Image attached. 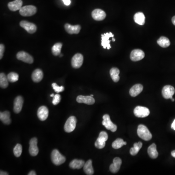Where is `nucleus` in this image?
I'll return each mask as SVG.
<instances>
[{"mask_svg": "<svg viewBox=\"0 0 175 175\" xmlns=\"http://www.w3.org/2000/svg\"><path fill=\"white\" fill-rule=\"evenodd\" d=\"M8 81L7 77L5 73H1L0 74V86L2 88H7L8 87Z\"/></svg>", "mask_w": 175, "mask_h": 175, "instance_id": "obj_31", "label": "nucleus"}, {"mask_svg": "<svg viewBox=\"0 0 175 175\" xmlns=\"http://www.w3.org/2000/svg\"><path fill=\"white\" fill-rule=\"evenodd\" d=\"M122 160L119 157H116L113 159V163L111 164L110 166V170L112 173H116L118 172L120 169L121 164H122Z\"/></svg>", "mask_w": 175, "mask_h": 175, "instance_id": "obj_16", "label": "nucleus"}, {"mask_svg": "<svg viewBox=\"0 0 175 175\" xmlns=\"http://www.w3.org/2000/svg\"><path fill=\"white\" fill-rule=\"evenodd\" d=\"M150 113L149 109L145 107L137 106L134 110L135 116L139 118H145L148 116Z\"/></svg>", "mask_w": 175, "mask_h": 175, "instance_id": "obj_6", "label": "nucleus"}, {"mask_svg": "<svg viewBox=\"0 0 175 175\" xmlns=\"http://www.w3.org/2000/svg\"><path fill=\"white\" fill-rule=\"evenodd\" d=\"M84 164H85V162L83 160L75 159L72 160L70 163L69 166L71 168L73 169H79L83 167Z\"/></svg>", "mask_w": 175, "mask_h": 175, "instance_id": "obj_23", "label": "nucleus"}, {"mask_svg": "<svg viewBox=\"0 0 175 175\" xmlns=\"http://www.w3.org/2000/svg\"><path fill=\"white\" fill-rule=\"evenodd\" d=\"M0 175H7L8 174L6 172H4V171H1V172H0Z\"/></svg>", "mask_w": 175, "mask_h": 175, "instance_id": "obj_44", "label": "nucleus"}, {"mask_svg": "<svg viewBox=\"0 0 175 175\" xmlns=\"http://www.w3.org/2000/svg\"><path fill=\"white\" fill-rule=\"evenodd\" d=\"M171 155L175 158V150L172 151V152H171Z\"/></svg>", "mask_w": 175, "mask_h": 175, "instance_id": "obj_46", "label": "nucleus"}, {"mask_svg": "<svg viewBox=\"0 0 175 175\" xmlns=\"http://www.w3.org/2000/svg\"><path fill=\"white\" fill-rule=\"evenodd\" d=\"M145 15L142 12L136 13L134 16L135 22L139 25H143L145 24Z\"/></svg>", "mask_w": 175, "mask_h": 175, "instance_id": "obj_25", "label": "nucleus"}, {"mask_svg": "<svg viewBox=\"0 0 175 175\" xmlns=\"http://www.w3.org/2000/svg\"><path fill=\"white\" fill-rule=\"evenodd\" d=\"M145 53L140 49H135L131 52L130 58L133 61H138L145 58Z\"/></svg>", "mask_w": 175, "mask_h": 175, "instance_id": "obj_12", "label": "nucleus"}, {"mask_svg": "<svg viewBox=\"0 0 175 175\" xmlns=\"http://www.w3.org/2000/svg\"><path fill=\"white\" fill-rule=\"evenodd\" d=\"M37 140L36 138L31 139L29 142V151L30 155L32 156H36L38 154V148L37 146Z\"/></svg>", "mask_w": 175, "mask_h": 175, "instance_id": "obj_13", "label": "nucleus"}, {"mask_svg": "<svg viewBox=\"0 0 175 175\" xmlns=\"http://www.w3.org/2000/svg\"><path fill=\"white\" fill-rule=\"evenodd\" d=\"M119 73L120 71L118 68L114 67L112 68L110 70V75L114 82H117L120 79V77L119 76Z\"/></svg>", "mask_w": 175, "mask_h": 175, "instance_id": "obj_28", "label": "nucleus"}, {"mask_svg": "<svg viewBox=\"0 0 175 175\" xmlns=\"http://www.w3.org/2000/svg\"><path fill=\"white\" fill-rule=\"evenodd\" d=\"M22 5L23 1L22 0H15L14 1L9 2L8 7L10 10L12 11H16L22 8Z\"/></svg>", "mask_w": 175, "mask_h": 175, "instance_id": "obj_20", "label": "nucleus"}, {"mask_svg": "<svg viewBox=\"0 0 175 175\" xmlns=\"http://www.w3.org/2000/svg\"><path fill=\"white\" fill-rule=\"evenodd\" d=\"M5 51V46L2 44L0 45V59H1L3 57V53Z\"/></svg>", "mask_w": 175, "mask_h": 175, "instance_id": "obj_40", "label": "nucleus"}, {"mask_svg": "<svg viewBox=\"0 0 175 175\" xmlns=\"http://www.w3.org/2000/svg\"><path fill=\"white\" fill-rule=\"evenodd\" d=\"M142 146V142H141L134 143L133 147L130 149V154L132 156H135L137 155Z\"/></svg>", "mask_w": 175, "mask_h": 175, "instance_id": "obj_30", "label": "nucleus"}, {"mask_svg": "<svg viewBox=\"0 0 175 175\" xmlns=\"http://www.w3.org/2000/svg\"><path fill=\"white\" fill-rule=\"evenodd\" d=\"M171 100H172V101H173V102H174V101H175V99L172 98V99H171Z\"/></svg>", "mask_w": 175, "mask_h": 175, "instance_id": "obj_49", "label": "nucleus"}, {"mask_svg": "<svg viewBox=\"0 0 175 175\" xmlns=\"http://www.w3.org/2000/svg\"><path fill=\"white\" fill-rule=\"evenodd\" d=\"M106 145V142L101 141L97 138L96 142H95V147L98 149H102L104 148Z\"/></svg>", "mask_w": 175, "mask_h": 175, "instance_id": "obj_36", "label": "nucleus"}, {"mask_svg": "<svg viewBox=\"0 0 175 175\" xmlns=\"http://www.w3.org/2000/svg\"><path fill=\"white\" fill-rule=\"evenodd\" d=\"M62 1L64 3L66 6H69L71 4V0H62Z\"/></svg>", "mask_w": 175, "mask_h": 175, "instance_id": "obj_41", "label": "nucleus"}, {"mask_svg": "<svg viewBox=\"0 0 175 175\" xmlns=\"http://www.w3.org/2000/svg\"><path fill=\"white\" fill-rule=\"evenodd\" d=\"M17 58L19 60L27 63L32 64L34 62L33 57L24 51H20L17 54Z\"/></svg>", "mask_w": 175, "mask_h": 175, "instance_id": "obj_7", "label": "nucleus"}, {"mask_svg": "<svg viewBox=\"0 0 175 175\" xmlns=\"http://www.w3.org/2000/svg\"><path fill=\"white\" fill-rule=\"evenodd\" d=\"M137 134L142 140L148 141L151 139L152 136L148 129L143 125H140L137 129Z\"/></svg>", "mask_w": 175, "mask_h": 175, "instance_id": "obj_1", "label": "nucleus"}, {"mask_svg": "<svg viewBox=\"0 0 175 175\" xmlns=\"http://www.w3.org/2000/svg\"><path fill=\"white\" fill-rule=\"evenodd\" d=\"M98 139L101 140L102 141L106 142L108 139V135L105 131H101L99 135Z\"/></svg>", "mask_w": 175, "mask_h": 175, "instance_id": "obj_38", "label": "nucleus"}, {"mask_svg": "<svg viewBox=\"0 0 175 175\" xmlns=\"http://www.w3.org/2000/svg\"><path fill=\"white\" fill-rule=\"evenodd\" d=\"M52 162L56 165H59L65 163V157L61 155L57 149H54L51 154Z\"/></svg>", "mask_w": 175, "mask_h": 175, "instance_id": "obj_2", "label": "nucleus"}, {"mask_svg": "<svg viewBox=\"0 0 175 175\" xmlns=\"http://www.w3.org/2000/svg\"><path fill=\"white\" fill-rule=\"evenodd\" d=\"M28 175H36V173L34 171H31L28 174Z\"/></svg>", "mask_w": 175, "mask_h": 175, "instance_id": "obj_43", "label": "nucleus"}, {"mask_svg": "<svg viewBox=\"0 0 175 175\" xmlns=\"http://www.w3.org/2000/svg\"><path fill=\"white\" fill-rule=\"evenodd\" d=\"M148 155L152 159H156L158 156L159 154L157 150L156 144L152 143L149 146L147 150Z\"/></svg>", "mask_w": 175, "mask_h": 175, "instance_id": "obj_24", "label": "nucleus"}, {"mask_svg": "<svg viewBox=\"0 0 175 175\" xmlns=\"http://www.w3.org/2000/svg\"><path fill=\"white\" fill-rule=\"evenodd\" d=\"M103 121L102 125L105 126L108 130H111L112 132H115L116 131L117 127L116 125L112 122L110 119V116L108 114H105L103 116Z\"/></svg>", "mask_w": 175, "mask_h": 175, "instance_id": "obj_4", "label": "nucleus"}, {"mask_svg": "<svg viewBox=\"0 0 175 175\" xmlns=\"http://www.w3.org/2000/svg\"><path fill=\"white\" fill-rule=\"evenodd\" d=\"M157 43L160 47L163 48L168 47L170 45V42L169 40L165 37H161L157 41Z\"/></svg>", "mask_w": 175, "mask_h": 175, "instance_id": "obj_29", "label": "nucleus"}, {"mask_svg": "<svg viewBox=\"0 0 175 175\" xmlns=\"http://www.w3.org/2000/svg\"><path fill=\"white\" fill-rule=\"evenodd\" d=\"M59 57H62V54H60L59 55Z\"/></svg>", "mask_w": 175, "mask_h": 175, "instance_id": "obj_50", "label": "nucleus"}, {"mask_svg": "<svg viewBox=\"0 0 175 175\" xmlns=\"http://www.w3.org/2000/svg\"><path fill=\"white\" fill-rule=\"evenodd\" d=\"M127 145V142L124 141L123 139L118 138L113 142L112 144V147L114 149H117L122 147L124 145Z\"/></svg>", "mask_w": 175, "mask_h": 175, "instance_id": "obj_32", "label": "nucleus"}, {"mask_svg": "<svg viewBox=\"0 0 175 175\" xmlns=\"http://www.w3.org/2000/svg\"><path fill=\"white\" fill-rule=\"evenodd\" d=\"M24 104V99L22 96H17L14 102L13 110L15 113H19L22 111Z\"/></svg>", "mask_w": 175, "mask_h": 175, "instance_id": "obj_17", "label": "nucleus"}, {"mask_svg": "<svg viewBox=\"0 0 175 175\" xmlns=\"http://www.w3.org/2000/svg\"><path fill=\"white\" fill-rule=\"evenodd\" d=\"M90 96H93H93H94V95H93V94H92V95H90Z\"/></svg>", "mask_w": 175, "mask_h": 175, "instance_id": "obj_51", "label": "nucleus"}, {"mask_svg": "<svg viewBox=\"0 0 175 175\" xmlns=\"http://www.w3.org/2000/svg\"><path fill=\"white\" fill-rule=\"evenodd\" d=\"M7 79L10 82H15L19 79V75L16 72H11L8 74L7 76Z\"/></svg>", "mask_w": 175, "mask_h": 175, "instance_id": "obj_34", "label": "nucleus"}, {"mask_svg": "<svg viewBox=\"0 0 175 175\" xmlns=\"http://www.w3.org/2000/svg\"><path fill=\"white\" fill-rule=\"evenodd\" d=\"M175 88L171 85H166L162 90V95L166 99L173 98V96L175 94Z\"/></svg>", "mask_w": 175, "mask_h": 175, "instance_id": "obj_8", "label": "nucleus"}, {"mask_svg": "<svg viewBox=\"0 0 175 175\" xmlns=\"http://www.w3.org/2000/svg\"><path fill=\"white\" fill-rule=\"evenodd\" d=\"M10 113L8 111L1 112L0 113V119L6 125H9L11 123V120L10 118Z\"/></svg>", "mask_w": 175, "mask_h": 175, "instance_id": "obj_27", "label": "nucleus"}, {"mask_svg": "<svg viewBox=\"0 0 175 175\" xmlns=\"http://www.w3.org/2000/svg\"><path fill=\"white\" fill-rule=\"evenodd\" d=\"M20 26L30 34L35 33L37 29L36 25L35 24L27 22L26 20H22V22H20Z\"/></svg>", "mask_w": 175, "mask_h": 175, "instance_id": "obj_10", "label": "nucleus"}, {"mask_svg": "<svg viewBox=\"0 0 175 175\" xmlns=\"http://www.w3.org/2000/svg\"><path fill=\"white\" fill-rule=\"evenodd\" d=\"M143 90V86L140 84L134 85L129 90V94L132 97H135L139 95Z\"/></svg>", "mask_w": 175, "mask_h": 175, "instance_id": "obj_21", "label": "nucleus"}, {"mask_svg": "<svg viewBox=\"0 0 175 175\" xmlns=\"http://www.w3.org/2000/svg\"><path fill=\"white\" fill-rule=\"evenodd\" d=\"M114 37V35L112 32L106 33L101 35V38H102L101 45L104 49L107 48L108 50L111 49L110 42L111 41L110 40V37Z\"/></svg>", "mask_w": 175, "mask_h": 175, "instance_id": "obj_9", "label": "nucleus"}, {"mask_svg": "<svg viewBox=\"0 0 175 175\" xmlns=\"http://www.w3.org/2000/svg\"><path fill=\"white\" fill-rule=\"evenodd\" d=\"M19 10L20 14L22 16L24 17H30L36 13L37 9L36 7L35 6L30 5L22 7Z\"/></svg>", "mask_w": 175, "mask_h": 175, "instance_id": "obj_3", "label": "nucleus"}, {"mask_svg": "<svg viewBox=\"0 0 175 175\" xmlns=\"http://www.w3.org/2000/svg\"><path fill=\"white\" fill-rule=\"evenodd\" d=\"M92 16L94 20L101 21L105 19L106 14L102 9H95L92 12Z\"/></svg>", "mask_w": 175, "mask_h": 175, "instance_id": "obj_14", "label": "nucleus"}, {"mask_svg": "<svg viewBox=\"0 0 175 175\" xmlns=\"http://www.w3.org/2000/svg\"><path fill=\"white\" fill-rule=\"evenodd\" d=\"M171 128L173 129L174 130H175V119L174 120V121H173V123L172 124Z\"/></svg>", "mask_w": 175, "mask_h": 175, "instance_id": "obj_42", "label": "nucleus"}, {"mask_svg": "<svg viewBox=\"0 0 175 175\" xmlns=\"http://www.w3.org/2000/svg\"><path fill=\"white\" fill-rule=\"evenodd\" d=\"M172 22L173 23V24L175 25V16L172 18Z\"/></svg>", "mask_w": 175, "mask_h": 175, "instance_id": "obj_45", "label": "nucleus"}, {"mask_svg": "<svg viewBox=\"0 0 175 175\" xmlns=\"http://www.w3.org/2000/svg\"><path fill=\"white\" fill-rule=\"evenodd\" d=\"M13 152L16 157H19L22 153V146L19 143L17 144L13 149Z\"/></svg>", "mask_w": 175, "mask_h": 175, "instance_id": "obj_35", "label": "nucleus"}, {"mask_svg": "<svg viewBox=\"0 0 175 175\" xmlns=\"http://www.w3.org/2000/svg\"><path fill=\"white\" fill-rule=\"evenodd\" d=\"M61 96L59 94H56L54 97V99L52 101V103L54 105H57L60 102Z\"/></svg>", "mask_w": 175, "mask_h": 175, "instance_id": "obj_39", "label": "nucleus"}, {"mask_svg": "<svg viewBox=\"0 0 175 175\" xmlns=\"http://www.w3.org/2000/svg\"><path fill=\"white\" fill-rule=\"evenodd\" d=\"M65 29L67 33L70 34H78L81 29V26L79 25H72L66 24L64 26Z\"/></svg>", "mask_w": 175, "mask_h": 175, "instance_id": "obj_19", "label": "nucleus"}, {"mask_svg": "<svg viewBox=\"0 0 175 175\" xmlns=\"http://www.w3.org/2000/svg\"><path fill=\"white\" fill-rule=\"evenodd\" d=\"M83 62V56L81 54H77L73 55L72 59L71 64L72 67L75 69L80 68Z\"/></svg>", "mask_w": 175, "mask_h": 175, "instance_id": "obj_11", "label": "nucleus"}, {"mask_svg": "<svg viewBox=\"0 0 175 175\" xmlns=\"http://www.w3.org/2000/svg\"><path fill=\"white\" fill-rule=\"evenodd\" d=\"M50 96H51V97H54L55 96L54 94H51V95H50Z\"/></svg>", "mask_w": 175, "mask_h": 175, "instance_id": "obj_47", "label": "nucleus"}, {"mask_svg": "<svg viewBox=\"0 0 175 175\" xmlns=\"http://www.w3.org/2000/svg\"><path fill=\"white\" fill-rule=\"evenodd\" d=\"M77 119L76 117L72 116L70 117L67 119V121L66 122L65 124L64 125V130L66 132H72L75 130L77 125Z\"/></svg>", "mask_w": 175, "mask_h": 175, "instance_id": "obj_5", "label": "nucleus"}, {"mask_svg": "<svg viewBox=\"0 0 175 175\" xmlns=\"http://www.w3.org/2000/svg\"><path fill=\"white\" fill-rule=\"evenodd\" d=\"M112 41H113V42H115V39H114V38H113V37H112Z\"/></svg>", "mask_w": 175, "mask_h": 175, "instance_id": "obj_48", "label": "nucleus"}, {"mask_svg": "<svg viewBox=\"0 0 175 175\" xmlns=\"http://www.w3.org/2000/svg\"><path fill=\"white\" fill-rule=\"evenodd\" d=\"M52 86L53 87V88L54 89L56 93H60V92H63L64 90V88L63 86H59L55 83L52 84Z\"/></svg>", "mask_w": 175, "mask_h": 175, "instance_id": "obj_37", "label": "nucleus"}, {"mask_svg": "<svg viewBox=\"0 0 175 175\" xmlns=\"http://www.w3.org/2000/svg\"><path fill=\"white\" fill-rule=\"evenodd\" d=\"M43 74L42 70L39 69L35 70L32 75V78L33 81L35 82H39L42 79Z\"/></svg>", "mask_w": 175, "mask_h": 175, "instance_id": "obj_22", "label": "nucleus"}, {"mask_svg": "<svg viewBox=\"0 0 175 175\" xmlns=\"http://www.w3.org/2000/svg\"><path fill=\"white\" fill-rule=\"evenodd\" d=\"M83 169L87 175H92L94 174V170L92 165V160H89L85 163L83 166Z\"/></svg>", "mask_w": 175, "mask_h": 175, "instance_id": "obj_26", "label": "nucleus"}, {"mask_svg": "<svg viewBox=\"0 0 175 175\" xmlns=\"http://www.w3.org/2000/svg\"><path fill=\"white\" fill-rule=\"evenodd\" d=\"M62 44L61 43H57L54 45L52 48V53L54 55H59L61 52V48H62Z\"/></svg>", "mask_w": 175, "mask_h": 175, "instance_id": "obj_33", "label": "nucleus"}, {"mask_svg": "<svg viewBox=\"0 0 175 175\" xmlns=\"http://www.w3.org/2000/svg\"><path fill=\"white\" fill-rule=\"evenodd\" d=\"M77 102L79 103H84L87 105H93L95 103V99L92 96L79 95L77 97Z\"/></svg>", "mask_w": 175, "mask_h": 175, "instance_id": "obj_15", "label": "nucleus"}, {"mask_svg": "<svg viewBox=\"0 0 175 175\" xmlns=\"http://www.w3.org/2000/svg\"><path fill=\"white\" fill-rule=\"evenodd\" d=\"M49 111L46 106L41 107L37 111V116L41 121H45L48 116Z\"/></svg>", "mask_w": 175, "mask_h": 175, "instance_id": "obj_18", "label": "nucleus"}]
</instances>
